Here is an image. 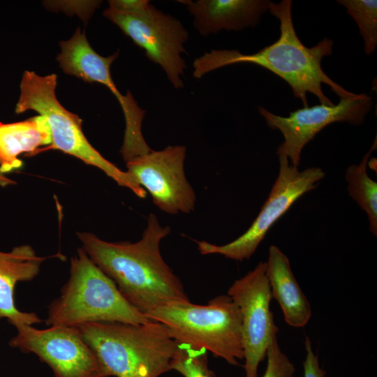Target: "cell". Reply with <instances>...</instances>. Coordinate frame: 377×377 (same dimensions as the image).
I'll return each mask as SVG.
<instances>
[{
	"instance_id": "9a60e30c",
	"label": "cell",
	"mask_w": 377,
	"mask_h": 377,
	"mask_svg": "<svg viewBox=\"0 0 377 377\" xmlns=\"http://www.w3.org/2000/svg\"><path fill=\"white\" fill-rule=\"evenodd\" d=\"M47 258L38 256L29 244L17 246L9 252L0 251V319H6L14 327L42 322L36 313L17 308L15 289L18 282L34 279Z\"/></svg>"
},
{
	"instance_id": "2e32d148",
	"label": "cell",
	"mask_w": 377,
	"mask_h": 377,
	"mask_svg": "<svg viewBox=\"0 0 377 377\" xmlns=\"http://www.w3.org/2000/svg\"><path fill=\"white\" fill-rule=\"evenodd\" d=\"M265 263L272 297L280 305L285 321L293 327H304L312 310L294 276L289 259L279 247L272 245Z\"/></svg>"
},
{
	"instance_id": "30bf717a",
	"label": "cell",
	"mask_w": 377,
	"mask_h": 377,
	"mask_svg": "<svg viewBox=\"0 0 377 377\" xmlns=\"http://www.w3.org/2000/svg\"><path fill=\"white\" fill-rule=\"evenodd\" d=\"M9 346L34 353L47 364L56 377H105L99 362L75 326H15Z\"/></svg>"
},
{
	"instance_id": "52a82bcc",
	"label": "cell",
	"mask_w": 377,
	"mask_h": 377,
	"mask_svg": "<svg viewBox=\"0 0 377 377\" xmlns=\"http://www.w3.org/2000/svg\"><path fill=\"white\" fill-rule=\"evenodd\" d=\"M103 15L161 67L175 89L184 87L182 54L189 34L181 22L147 0H111Z\"/></svg>"
},
{
	"instance_id": "8fae6325",
	"label": "cell",
	"mask_w": 377,
	"mask_h": 377,
	"mask_svg": "<svg viewBox=\"0 0 377 377\" xmlns=\"http://www.w3.org/2000/svg\"><path fill=\"white\" fill-rule=\"evenodd\" d=\"M371 106V96L355 94L340 98L337 105L303 108L290 112L288 117L274 114L262 107L258 110L267 125L279 129L283 136V142L277 148L278 156H286L290 164L298 167L304 147L323 128L334 122L360 125Z\"/></svg>"
},
{
	"instance_id": "4fadbf2b",
	"label": "cell",
	"mask_w": 377,
	"mask_h": 377,
	"mask_svg": "<svg viewBox=\"0 0 377 377\" xmlns=\"http://www.w3.org/2000/svg\"><path fill=\"white\" fill-rule=\"evenodd\" d=\"M242 315V343L246 377H257L260 362L266 351L272 331L277 327L270 311L272 298L266 274L265 262H260L228 290Z\"/></svg>"
},
{
	"instance_id": "8992f818",
	"label": "cell",
	"mask_w": 377,
	"mask_h": 377,
	"mask_svg": "<svg viewBox=\"0 0 377 377\" xmlns=\"http://www.w3.org/2000/svg\"><path fill=\"white\" fill-rule=\"evenodd\" d=\"M57 75L40 76L25 71L20 82V95L16 114L31 110L46 119L51 133L47 149H58L73 156L85 163L99 168L119 186L129 188L138 197L145 198L146 191L127 171L104 158L88 141L82 127V120L61 105L55 94Z\"/></svg>"
},
{
	"instance_id": "ac0fdd59",
	"label": "cell",
	"mask_w": 377,
	"mask_h": 377,
	"mask_svg": "<svg viewBox=\"0 0 377 377\" xmlns=\"http://www.w3.org/2000/svg\"><path fill=\"white\" fill-rule=\"evenodd\" d=\"M376 149V138L369 151L358 165H350L346 172L349 195L368 216L369 230L377 235V183L367 172L370 154Z\"/></svg>"
},
{
	"instance_id": "ba28073f",
	"label": "cell",
	"mask_w": 377,
	"mask_h": 377,
	"mask_svg": "<svg viewBox=\"0 0 377 377\" xmlns=\"http://www.w3.org/2000/svg\"><path fill=\"white\" fill-rule=\"evenodd\" d=\"M61 52L57 60L64 73L88 82H98L110 90L117 99L125 119V131L121 155L126 163L149 152L151 149L142 133V123L145 115L130 91L122 94L117 88L110 66L119 52L109 57L98 54L89 45L84 32L77 28L73 36L61 41Z\"/></svg>"
},
{
	"instance_id": "ffe728a7",
	"label": "cell",
	"mask_w": 377,
	"mask_h": 377,
	"mask_svg": "<svg viewBox=\"0 0 377 377\" xmlns=\"http://www.w3.org/2000/svg\"><path fill=\"white\" fill-rule=\"evenodd\" d=\"M170 368L184 377H216L209 368L207 351L184 343H179Z\"/></svg>"
},
{
	"instance_id": "7c38bea8",
	"label": "cell",
	"mask_w": 377,
	"mask_h": 377,
	"mask_svg": "<svg viewBox=\"0 0 377 377\" xmlns=\"http://www.w3.org/2000/svg\"><path fill=\"white\" fill-rule=\"evenodd\" d=\"M186 151L184 146L170 145L126 163L127 172L149 193L154 205L170 214L189 213L195 207V193L184 173Z\"/></svg>"
},
{
	"instance_id": "9c48e42d",
	"label": "cell",
	"mask_w": 377,
	"mask_h": 377,
	"mask_svg": "<svg viewBox=\"0 0 377 377\" xmlns=\"http://www.w3.org/2000/svg\"><path fill=\"white\" fill-rule=\"evenodd\" d=\"M279 175L260 212L248 230L224 245L197 242L202 255L220 254L237 261L249 259L274 223L300 197L315 188L325 177V172L317 167L300 171L284 155L279 156Z\"/></svg>"
},
{
	"instance_id": "603a6c76",
	"label": "cell",
	"mask_w": 377,
	"mask_h": 377,
	"mask_svg": "<svg viewBox=\"0 0 377 377\" xmlns=\"http://www.w3.org/2000/svg\"><path fill=\"white\" fill-rule=\"evenodd\" d=\"M15 182L10 178L8 177L6 175L3 173L0 170V186L6 187L10 185H13Z\"/></svg>"
},
{
	"instance_id": "5bb4252c",
	"label": "cell",
	"mask_w": 377,
	"mask_h": 377,
	"mask_svg": "<svg viewBox=\"0 0 377 377\" xmlns=\"http://www.w3.org/2000/svg\"><path fill=\"white\" fill-rule=\"evenodd\" d=\"M193 17V27L203 36L222 30L255 27L269 10L268 0H180Z\"/></svg>"
},
{
	"instance_id": "6da1fadb",
	"label": "cell",
	"mask_w": 377,
	"mask_h": 377,
	"mask_svg": "<svg viewBox=\"0 0 377 377\" xmlns=\"http://www.w3.org/2000/svg\"><path fill=\"white\" fill-rule=\"evenodd\" d=\"M170 232L150 214L141 239L110 242L94 234L77 232L82 249L116 284L125 299L144 314L165 304L190 301L183 283L163 260L161 240Z\"/></svg>"
},
{
	"instance_id": "5b68a950",
	"label": "cell",
	"mask_w": 377,
	"mask_h": 377,
	"mask_svg": "<svg viewBox=\"0 0 377 377\" xmlns=\"http://www.w3.org/2000/svg\"><path fill=\"white\" fill-rule=\"evenodd\" d=\"M146 316L165 325L179 343L205 348L232 365L244 359L242 315L228 295L216 296L205 305L171 302Z\"/></svg>"
},
{
	"instance_id": "3957f363",
	"label": "cell",
	"mask_w": 377,
	"mask_h": 377,
	"mask_svg": "<svg viewBox=\"0 0 377 377\" xmlns=\"http://www.w3.org/2000/svg\"><path fill=\"white\" fill-rule=\"evenodd\" d=\"M76 327L105 376L159 377L171 370L179 342L163 324L94 322Z\"/></svg>"
},
{
	"instance_id": "44dd1931",
	"label": "cell",
	"mask_w": 377,
	"mask_h": 377,
	"mask_svg": "<svg viewBox=\"0 0 377 377\" xmlns=\"http://www.w3.org/2000/svg\"><path fill=\"white\" fill-rule=\"evenodd\" d=\"M278 332L279 328L276 327L272 332L266 351V371L263 377H293L295 370L294 364L282 352L279 345Z\"/></svg>"
},
{
	"instance_id": "d6986e66",
	"label": "cell",
	"mask_w": 377,
	"mask_h": 377,
	"mask_svg": "<svg viewBox=\"0 0 377 377\" xmlns=\"http://www.w3.org/2000/svg\"><path fill=\"white\" fill-rule=\"evenodd\" d=\"M357 23L364 40V52L373 53L377 46V1L338 0Z\"/></svg>"
},
{
	"instance_id": "7a4b0ae2",
	"label": "cell",
	"mask_w": 377,
	"mask_h": 377,
	"mask_svg": "<svg viewBox=\"0 0 377 377\" xmlns=\"http://www.w3.org/2000/svg\"><path fill=\"white\" fill-rule=\"evenodd\" d=\"M292 1L270 2L269 10L280 22V36L272 44L253 54H242L237 50H212L196 58L193 63V76L200 79L205 74L226 66L250 63L267 68L284 80L292 88L304 108L309 107L306 94L315 95L321 104H334L323 93L322 84L330 87L340 97L355 94L346 91L333 81L321 67L322 59L330 55L333 41L324 38L308 47L299 39L292 20Z\"/></svg>"
},
{
	"instance_id": "e0dca14e",
	"label": "cell",
	"mask_w": 377,
	"mask_h": 377,
	"mask_svg": "<svg viewBox=\"0 0 377 377\" xmlns=\"http://www.w3.org/2000/svg\"><path fill=\"white\" fill-rule=\"evenodd\" d=\"M51 133L45 117L36 115L13 122H0V170L6 175L23 165L19 156L38 154L40 147L51 144Z\"/></svg>"
},
{
	"instance_id": "277c9868",
	"label": "cell",
	"mask_w": 377,
	"mask_h": 377,
	"mask_svg": "<svg viewBox=\"0 0 377 377\" xmlns=\"http://www.w3.org/2000/svg\"><path fill=\"white\" fill-rule=\"evenodd\" d=\"M151 321L125 299L114 282L81 248L71 258L69 278L60 296L50 304L45 324L77 326L94 322Z\"/></svg>"
},
{
	"instance_id": "7402d4cb",
	"label": "cell",
	"mask_w": 377,
	"mask_h": 377,
	"mask_svg": "<svg viewBox=\"0 0 377 377\" xmlns=\"http://www.w3.org/2000/svg\"><path fill=\"white\" fill-rule=\"evenodd\" d=\"M306 358L303 362L304 377H325V371L318 363V357L313 353L311 342L309 337H305Z\"/></svg>"
}]
</instances>
